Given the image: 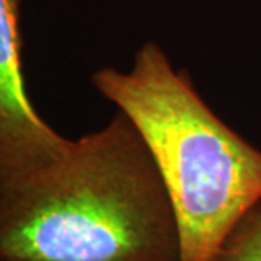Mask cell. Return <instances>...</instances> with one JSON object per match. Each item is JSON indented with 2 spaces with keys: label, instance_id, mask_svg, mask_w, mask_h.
<instances>
[{
  "label": "cell",
  "instance_id": "2",
  "mask_svg": "<svg viewBox=\"0 0 261 261\" xmlns=\"http://www.w3.org/2000/svg\"><path fill=\"white\" fill-rule=\"evenodd\" d=\"M91 81L128 116L157 164L179 227V261H211L261 202V150L219 118L152 41L128 71L101 68Z\"/></svg>",
  "mask_w": 261,
  "mask_h": 261
},
{
  "label": "cell",
  "instance_id": "4",
  "mask_svg": "<svg viewBox=\"0 0 261 261\" xmlns=\"http://www.w3.org/2000/svg\"><path fill=\"white\" fill-rule=\"evenodd\" d=\"M211 261H261V202L238 221Z\"/></svg>",
  "mask_w": 261,
  "mask_h": 261
},
{
  "label": "cell",
  "instance_id": "1",
  "mask_svg": "<svg viewBox=\"0 0 261 261\" xmlns=\"http://www.w3.org/2000/svg\"><path fill=\"white\" fill-rule=\"evenodd\" d=\"M170 196L120 110L0 187V261H179Z\"/></svg>",
  "mask_w": 261,
  "mask_h": 261
},
{
  "label": "cell",
  "instance_id": "3",
  "mask_svg": "<svg viewBox=\"0 0 261 261\" xmlns=\"http://www.w3.org/2000/svg\"><path fill=\"white\" fill-rule=\"evenodd\" d=\"M24 80L20 0H0V187L51 162L69 143L36 112Z\"/></svg>",
  "mask_w": 261,
  "mask_h": 261
}]
</instances>
